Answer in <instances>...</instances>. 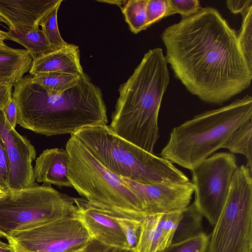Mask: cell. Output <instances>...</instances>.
I'll list each match as a JSON object with an SVG mask.
<instances>
[{
    "instance_id": "1",
    "label": "cell",
    "mask_w": 252,
    "mask_h": 252,
    "mask_svg": "<svg viewBox=\"0 0 252 252\" xmlns=\"http://www.w3.org/2000/svg\"><path fill=\"white\" fill-rule=\"evenodd\" d=\"M168 63L187 90L221 105L249 87L252 67L237 32L216 9L201 8L163 31Z\"/></svg>"
},
{
    "instance_id": "2",
    "label": "cell",
    "mask_w": 252,
    "mask_h": 252,
    "mask_svg": "<svg viewBox=\"0 0 252 252\" xmlns=\"http://www.w3.org/2000/svg\"><path fill=\"white\" fill-rule=\"evenodd\" d=\"M13 87L17 124L35 133L47 136L71 135L84 127L108 123L101 91L85 72L76 85L61 92L49 91L32 82L30 75Z\"/></svg>"
},
{
    "instance_id": "3",
    "label": "cell",
    "mask_w": 252,
    "mask_h": 252,
    "mask_svg": "<svg viewBox=\"0 0 252 252\" xmlns=\"http://www.w3.org/2000/svg\"><path fill=\"white\" fill-rule=\"evenodd\" d=\"M170 81L162 49L146 53L128 79L121 84L110 129L144 151L154 154L159 137V111Z\"/></svg>"
},
{
    "instance_id": "4",
    "label": "cell",
    "mask_w": 252,
    "mask_h": 252,
    "mask_svg": "<svg viewBox=\"0 0 252 252\" xmlns=\"http://www.w3.org/2000/svg\"><path fill=\"white\" fill-rule=\"evenodd\" d=\"M252 119L249 94L225 106L209 110L173 128L162 158L191 170L225 143L241 125Z\"/></svg>"
},
{
    "instance_id": "5",
    "label": "cell",
    "mask_w": 252,
    "mask_h": 252,
    "mask_svg": "<svg viewBox=\"0 0 252 252\" xmlns=\"http://www.w3.org/2000/svg\"><path fill=\"white\" fill-rule=\"evenodd\" d=\"M72 134L103 165L120 177L147 185L190 181L170 161L121 138L107 125L86 127Z\"/></svg>"
},
{
    "instance_id": "6",
    "label": "cell",
    "mask_w": 252,
    "mask_h": 252,
    "mask_svg": "<svg viewBox=\"0 0 252 252\" xmlns=\"http://www.w3.org/2000/svg\"><path fill=\"white\" fill-rule=\"evenodd\" d=\"M65 149L72 188L88 205L112 216L142 220L148 216L134 190L103 165L73 134Z\"/></svg>"
},
{
    "instance_id": "7",
    "label": "cell",
    "mask_w": 252,
    "mask_h": 252,
    "mask_svg": "<svg viewBox=\"0 0 252 252\" xmlns=\"http://www.w3.org/2000/svg\"><path fill=\"white\" fill-rule=\"evenodd\" d=\"M77 211L73 198L50 186L35 184L10 190L0 197V237L6 239L17 232L76 216Z\"/></svg>"
},
{
    "instance_id": "8",
    "label": "cell",
    "mask_w": 252,
    "mask_h": 252,
    "mask_svg": "<svg viewBox=\"0 0 252 252\" xmlns=\"http://www.w3.org/2000/svg\"><path fill=\"white\" fill-rule=\"evenodd\" d=\"M252 171L238 167L206 252H252Z\"/></svg>"
},
{
    "instance_id": "9",
    "label": "cell",
    "mask_w": 252,
    "mask_h": 252,
    "mask_svg": "<svg viewBox=\"0 0 252 252\" xmlns=\"http://www.w3.org/2000/svg\"><path fill=\"white\" fill-rule=\"evenodd\" d=\"M237 168L233 154L220 152L205 158L191 170L193 203L212 226L221 214Z\"/></svg>"
},
{
    "instance_id": "10",
    "label": "cell",
    "mask_w": 252,
    "mask_h": 252,
    "mask_svg": "<svg viewBox=\"0 0 252 252\" xmlns=\"http://www.w3.org/2000/svg\"><path fill=\"white\" fill-rule=\"evenodd\" d=\"M92 239L76 216L17 232L6 239L16 252H72L84 248Z\"/></svg>"
},
{
    "instance_id": "11",
    "label": "cell",
    "mask_w": 252,
    "mask_h": 252,
    "mask_svg": "<svg viewBox=\"0 0 252 252\" xmlns=\"http://www.w3.org/2000/svg\"><path fill=\"white\" fill-rule=\"evenodd\" d=\"M0 139L9 160V191L19 190L35 184L32 162L36 156L33 146L19 134L0 110Z\"/></svg>"
},
{
    "instance_id": "12",
    "label": "cell",
    "mask_w": 252,
    "mask_h": 252,
    "mask_svg": "<svg viewBox=\"0 0 252 252\" xmlns=\"http://www.w3.org/2000/svg\"><path fill=\"white\" fill-rule=\"evenodd\" d=\"M122 178L135 192L148 216L182 210L190 204L194 192L191 181L147 185Z\"/></svg>"
},
{
    "instance_id": "13",
    "label": "cell",
    "mask_w": 252,
    "mask_h": 252,
    "mask_svg": "<svg viewBox=\"0 0 252 252\" xmlns=\"http://www.w3.org/2000/svg\"><path fill=\"white\" fill-rule=\"evenodd\" d=\"M182 215L183 210L147 216L142 221L136 252H158L172 243Z\"/></svg>"
},
{
    "instance_id": "14",
    "label": "cell",
    "mask_w": 252,
    "mask_h": 252,
    "mask_svg": "<svg viewBox=\"0 0 252 252\" xmlns=\"http://www.w3.org/2000/svg\"><path fill=\"white\" fill-rule=\"evenodd\" d=\"M73 199L77 207L76 217L92 239L106 245L129 249L119 225L111 216L90 206L85 199Z\"/></svg>"
},
{
    "instance_id": "15",
    "label": "cell",
    "mask_w": 252,
    "mask_h": 252,
    "mask_svg": "<svg viewBox=\"0 0 252 252\" xmlns=\"http://www.w3.org/2000/svg\"><path fill=\"white\" fill-rule=\"evenodd\" d=\"M63 0H0V15L9 29L39 27L42 19Z\"/></svg>"
},
{
    "instance_id": "16",
    "label": "cell",
    "mask_w": 252,
    "mask_h": 252,
    "mask_svg": "<svg viewBox=\"0 0 252 252\" xmlns=\"http://www.w3.org/2000/svg\"><path fill=\"white\" fill-rule=\"evenodd\" d=\"M69 154L66 149L44 150L36 159L33 168L35 180L60 187L72 188L68 176Z\"/></svg>"
},
{
    "instance_id": "17",
    "label": "cell",
    "mask_w": 252,
    "mask_h": 252,
    "mask_svg": "<svg viewBox=\"0 0 252 252\" xmlns=\"http://www.w3.org/2000/svg\"><path fill=\"white\" fill-rule=\"evenodd\" d=\"M30 75L58 72L81 76L84 72L77 46L69 44L61 49L33 59Z\"/></svg>"
},
{
    "instance_id": "18",
    "label": "cell",
    "mask_w": 252,
    "mask_h": 252,
    "mask_svg": "<svg viewBox=\"0 0 252 252\" xmlns=\"http://www.w3.org/2000/svg\"><path fill=\"white\" fill-rule=\"evenodd\" d=\"M6 34L7 39L11 40L24 47L30 53L32 60L56 50L49 44L39 27L9 29Z\"/></svg>"
},
{
    "instance_id": "19",
    "label": "cell",
    "mask_w": 252,
    "mask_h": 252,
    "mask_svg": "<svg viewBox=\"0 0 252 252\" xmlns=\"http://www.w3.org/2000/svg\"><path fill=\"white\" fill-rule=\"evenodd\" d=\"M32 61L26 49H16L10 53H0V81H8L14 85L29 71Z\"/></svg>"
},
{
    "instance_id": "20",
    "label": "cell",
    "mask_w": 252,
    "mask_h": 252,
    "mask_svg": "<svg viewBox=\"0 0 252 252\" xmlns=\"http://www.w3.org/2000/svg\"><path fill=\"white\" fill-rule=\"evenodd\" d=\"M252 119L241 125L229 136L222 148L232 154H241L247 159V164L252 171Z\"/></svg>"
},
{
    "instance_id": "21",
    "label": "cell",
    "mask_w": 252,
    "mask_h": 252,
    "mask_svg": "<svg viewBox=\"0 0 252 252\" xmlns=\"http://www.w3.org/2000/svg\"><path fill=\"white\" fill-rule=\"evenodd\" d=\"M203 217L193 202L183 210L182 217L175 232L172 243L188 239L204 233Z\"/></svg>"
},
{
    "instance_id": "22",
    "label": "cell",
    "mask_w": 252,
    "mask_h": 252,
    "mask_svg": "<svg viewBox=\"0 0 252 252\" xmlns=\"http://www.w3.org/2000/svg\"><path fill=\"white\" fill-rule=\"evenodd\" d=\"M80 76L64 73L51 72L32 76L30 81L52 92H61L76 85Z\"/></svg>"
},
{
    "instance_id": "23",
    "label": "cell",
    "mask_w": 252,
    "mask_h": 252,
    "mask_svg": "<svg viewBox=\"0 0 252 252\" xmlns=\"http://www.w3.org/2000/svg\"><path fill=\"white\" fill-rule=\"evenodd\" d=\"M148 1V0H127L122 9L129 29L134 33H137L148 28L146 20Z\"/></svg>"
},
{
    "instance_id": "24",
    "label": "cell",
    "mask_w": 252,
    "mask_h": 252,
    "mask_svg": "<svg viewBox=\"0 0 252 252\" xmlns=\"http://www.w3.org/2000/svg\"><path fill=\"white\" fill-rule=\"evenodd\" d=\"M61 4L57 5L46 14L39 25L48 42L56 50L68 44L61 36L58 26L57 13Z\"/></svg>"
},
{
    "instance_id": "25",
    "label": "cell",
    "mask_w": 252,
    "mask_h": 252,
    "mask_svg": "<svg viewBox=\"0 0 252 252\" xmlns=\"http://www.w3.org/2000/svg\"><path fill=\"white\" fill-rule=\"evenodd\" d=\"M242 16L241 26L237 32V39L243 54L252 67V7Z\"/></svg>"
},
{
    "instance_id": "26",
    "label": "cell",
    "mask_w": 252,
    "mask_h": 252,
    "mask_svg": "<svg viewBox=\"0 0 252 252\" xmlns=\"http://www.w3.org/2000/svg\"><path fill=\"white\" fill-rule=\"evenodd\" d=\"M208 236L204 232L182 241L172 243L158 252H206Z\"/></svg>"
},
{
    "instance_id": "27",
    "label": "cell",
    "mask_w": 252,
    "mask_h": 252,
    "mask_svg": "<svg viewBox=\"0 0 252 252\" xmlns=\"http://www.w3.org/2000/svg\"><path fill=\"white\" fill-rule=\"evenodd\" d=\"M111 216L116 220L119 225L125 237L128 248L136 252L143 220Z\"/></svg>"
},
{
    "instance_id": "28",
    "label": "cell",
    "mask_w": 252,
    "mask_h": 252,
    "mask_svg": "<svg viewBox=\"0 0 252 252\" xmlns=\"http://www.w3.org/2000/svg\"><path fill=\"white\" fill-rule=\"evenodd\" d=\"M167 17L176 13L181 15L182 18L190 16L197 12L201 8L198 0H167Z\"/></svg>"
},
{
    "instance_id": "29",
    "label": "cell",
    "mask_w": 252,
    "mask_h": 252,
    "mask_svg": "<svg viewBox=\"0 0 252 252\" xmlns=\"http://www.w3.org/2000/svg\"><path fill=\"white\" fill-rule=\"evenodd\" d=\"M167 0H148L146 7V20L148 27L162 18L167 17Z\"/></svg>"
},
{
    "instance_id": "30",
    "label": "cell",
    "mask_w": 252,
    "mask_h": 252,
    "mask_svg": "<svg viewBox=\"0 0 252 252\" xmlns=\"http://www.w3.org/2000/svg\"><path fill=\"white\" fill-rule=\"evenodd\" d=\"M10 166L3 144L0 139V189L5 193L9 191Z\"/></svg>"
},
{
    "instance_id": "31",
    "label": "cell",
    "mask_w": 252,
    "mask_h": 252,
    "mask_svg": "<svg viewBox=\"0 0 252 252\" xmlns=\"http://www.w3.org/2000/svg\"><path fill=\"white\" fill-rule=\"evenodd\" d=\"M84 252H136L135 251L108 245L92 239L84 248Z\"/></svg>"
},
{
    "instance_id": "32",
    "label": "cell",
    "mask_w": 252,
    "mask_h": 252,
    "mask_svg": "<svg viewBox=\"0 0 252 252\" xmlns=\"http://www.w3.org/2000/svg\"><path fill=\"white\" fill-rule=\"evenodd\" d=\"M226 5L231 13L243 15L252 7V0H228Z\"/></svg>"
},
{
    "instance_id": "33",
    "label": "cell",
    "mask_w": 252,
    "mask_h": 252,
    "mask_svg": "<svg viewBox=\"0 0 252 252\" xmlns=\"http://www.w3.org/2000/svg\"><path fill=\"white\" fill-rule=\"evenodd\" d=\"M2 110L10 125L15 128L17 124L18 108L14 99L11 97Z\"/></svg>"
},
{
    "instance_id": "34",
    "label": "cell",
    "mask_w": 252,
    "mask_h": 252,
    "mask_svg": "<svg viewBox=\"0 0 252 252\" xmlns=\"http://www.w3.org/2000/svg\"><path fill=\"white\" fill-rule=\"evenodd\" d=\"M14 84L8 81H0V110H2L12 97Z\"/></svg>"
},
{
    "instance_id": "35",
    "label": "cell",
    "mask_w": 252,
    "mask_h": 252,
    "mask_svg": "<svg viewBox=\"0 0 252 252\" xmlns=\"http://www.w3.org/2000/svg\"><path fill=\"white\" fill-rule=\"evenodd\" d=\"M7 39L6 32L0 30V53L8 54L14 52L16 49L8 46L4 42Z\"/></svg>"
},
{
    "instance_id": "36",
    "label": "cell",
    "mask_w": 252,
    "mask_h": 252,
    "mask_svg": "<svg viewBox=\"0 0 252 252\" xmlns=\"http://www.w3.org/2000/svg\"><path fill=\"white\" fill-rule=\"evenodd\" d=\"M1 238L0 237V252H16L12 245L3 241Z\"/></svg>"
},
{
    "instance_id": "37",
    "label": "cell",
    "mask_w": 252,
    "mask_h": 252,
    "mask_svg": "<svg viewBox=\"0 0 252 252\" xmlns=\"http://www.w3.org/2000/svg\"><path fill=\"white\" fill-rule=\"evenodd\" d=\"M72 252H84V248L81 249H79V250L73 251Z\"/></svg>"
},
{
    "instance_id": "38",
    "label": "cell",
    "mask_w": 252,
    "mask_h": 252,
    "mask_svg": "<svg viewBox=\"0 0 252 252\" xmlns=\"http://www.w3.org/2000/svg\"><path fill=\"white\" fill-rule=\"evenodd\" d=\"M0 23H3L5 24V22L4 20L2 18V17L0 15Z\"/></svg>"
},
{
    "instance_id": "39",
    "label": "cell",
    "mask_w": 252,
    "mask_h": 252,
    "mask_svg": "<svg viewBox=\"0 0 252 252\" xmlns=\"http://www.w3.org/2000/svg\"><path fill=\"white\" fill-rule=\"evenodd\" d=\"M5 193L3 191H2L1 189H0V197H1V196H2L3 195H4V194H5Z\"/></svg>"
}]
</instances>
